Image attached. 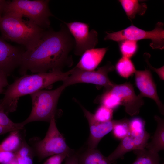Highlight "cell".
Listing matches in <instances>:
<instances>
[{
	"mask_svg": "<svg viewBox=\"0 0 164 164\" xmlns=\"http://www.w3.org/2000/svg\"><path fill=\"white\" fill-rule=\"evenodd\" d=\"M74 42L66 26L60 30L46 29L36 46L23 53L19 72L22 75L28 71L33 73L61 70L67 62Z\"/></svg>",
	"mask_w": 164,
	"mask_h": 164,
	"instance_id": "6da1fadb",
	"label": "cell"
},
{
	"mask_svg": "<svg viewBox=\"0 0 164 164\" xmlns=\"http://www.w3.org/2000/svg\"><path fill=\"white\" fill-rule=\"evenodd\" d=\"M72 69L66 72L54 70L49 72L22 75L9 84L5 90L0 104L7 115L16 110L20 98L43 90L56 82L63 81L71 73Z\"/></svg>",
	"mask_w": 164,
	"mask_h": 164,
	"instance_id": "7a4b0ae2",
	"label": "cell"
},
{
	"mask_svg": "<svg viewBox=\"0 0 164 164\" xmlns=\"http://www.w3.org/2000/svg\"><path fill=\"white\" fill-rule=\"evenodd\" d=\"M46 29L32 21L10 14L0 17V31L4 40L23 45L28 50L38 43Z\"/></svg>",
	"mask_w": 164,
	"mask_h": 164,
	"instance_id": "3957f363",
	"label": "cell"
},
{
	"mask_svg": "<svg viewBox=\"0 0 164 164\" xmlns=\"http://www.w3.org/2000/svg\"><path fill=\"white\" fill-rule=\"evenodd\" d=\"M48 0L7 1L3 15L27 17L41 28H50L49 18L54 16L49 7Z\"/></svg>",
	"mask_w": 164,
	"mask_h": 164,
	"instance_id": "277c9868",
	"label": "cell"
},
{
	"mask_svg": "<svg viewBox=\"0 0 164 164\" xmlns=\"http://www.w3.org/2000/svg\"><path fill=\"white\" fill-rule=\"evenodd\" d=\"M65 88L62 84L54 90H41L30 94L32 109L28 117L22 121L23 124L35 121L50 122L55 116L59 99Z\"/></svg>",
	"mask_w": 164,
	"mask_h": 164,
	"instance_id": "5b68a950",
	"label": "cell"
},
{
	"mask_svg": "<svg viewBox=\"0 0 164 164\" xmlns=\"http://www.w3.org/2000/svg\"><path fill=\"white\" fill-rule=\"evenodd\" d=\"M46 134L42 140L35 138L30 141L34 155L41 160L52 155L64 153H71L74 151L67 144L64 138L56 125L55 116L50 122Z\"/></svg>",
	"mask_w": 164,
	"mask_h": 164,
	"instance_id": "8992f818",
	"label": "cell"
},
{
	"mask_svg": "<svg viewBox=\"0 0 164 164\" xmlns=\"http://www.w3.org/2000/svg\"><path fill=\"white\" fill-rule=\"evenodd\" d=\"M164 25L159 22L152 30L147 31L133 25L116 32H106L105 40L121 42L124 40H138L148 39L151 40L150 46L152 49L162 50L164 47Z\"/></svg>",
	"mask_w": 164,
	"mask_h": 164,
	"instance_id": "52a82bcc",
	"label": "cell"
},
{
	"mask_svg": "<svg viewBox=\"0 0 164 164\" xmlns=\"http://www.w3.org/2000/svg\"><path fill=\"white\" fill-rule=\"evenodd\" d=\"M114 69L109 62L96 71L85 70L75 67L73 68L71 74L63 81V85L66 87L78 83H90L104 87L107 90L115 84L108 76V73Z\"/></svg>",
	"mask_w": 164,
	"mask_h": 164,
	"instance_id": "ba28073f",
	"label": "cell"
},
{
	"mask_svg": "<svg viewBox=\"0 0 164 164\" xmlns=\"http://www.w3.org/2000/svg\"><path fill=\"white\" fill-rule=\"evenodd\" d=\"M74 38V53L81 55L86 51L94 48L98 42V33L94 29L89 30L88 24L81 22H63Z\"/></svg>",
	"mask_w": 164,
	"mask_h": 164,
	"instance_id": "9c48e42d",
	"label": "cell"
},
{
	"mask_svg": "<svg viewBox=\"0 0 164 164\" xmlns=\"http://www.w3.org/2000/svg\"><path fill=\"white\" fill-rule=\"evenodd\" d=\"M108 90L115 96L120 105L124 106L127 114L133 116L139 114L141 107L144 104V101L140 94L136 95L131 84L126 82L114 84Z\"/></svg>",
	"mask_w": 164,
	"mask_h": 164,
	"instance_id": "30bf717a",
	"label": "cell"
},
{
	"mask_svg": "<svg viewBox=\"0 0 164 164\" xmlns=\"http://www.w3.org/2000/svg\"><path fill=\"white\" fill-rule=\"evenodd\" d=\"M80 106L88 122L90 129V135L87 142V149H96L102 138L112 131L114 125L118 120L101 122L94 118V114L87 110L81 105Z\"/></svg>",
	"mask_w": 164,
	"mask_h": 164,
	"instance_id": "8fae6325",
	"label": "cell"
},
{
	"mask_svg": "<svg viewBox=\"0 0 164 164\" xmlns=\"http://www.w3.org/2000/svg\"><path fill=\"white\" fill-rule=\"evenodd\" d=\"M25 50L13 46L0 36V72L10 75L19 67Z\"/></svg>",
	"mask_w": 164,
	"mask_h": 164,
	"instance_id": "7c38bea8",
	"label": "cell"
},
{
	"mask_svg": "<svg viewBox=\"0 0 164 164\" xmlns=\"http://www.w3.org/2000/svg\"><path fill=\"white\" fill-rule=\"evenodd\" d=\"M149 138V134L145 130L138 134L130 133L121 139L118 145L107 158L111 162L118 159H123L125 154L130 151L145 148Z\"/></svg>",
	"mask_w": 164,
	"mask_h": 164,
	"instance_id": "4fadbf2b",
	"label": "cell"
},
{
	"mask_svg": "<svg viewBox=\"0 0 164 164\" xmlns=\"http://www.w3.org/2000/svg\"><path fill=\"white\" fill-rule=\"evenodd\" d=\"M135 73V84L140 92V95L154 100L161 113L164 115V105L158 95L156 85L150 70H136Z\"/></svg>",
	"mask_w": 164,
	"mask_h": 164,
	"instance_id": "5bb4252c",
	"label": "cell"
},
{
	"mask_svg": "<svg viewBox=\"0 0 164 164\" xmlns=\"http://www.w3.org/2000/svg\"><path fill=\"white\" fill-rule=\"evenodd\" d=\"M108 48H92L85 51L75 67L87 71L93 70L104 58Z\"/></svg>",
	"mask_w": 164,
	"mask_h": 164,
	"instance_id": "9a60e30c",
	"label": "cell"
},
{
	"mask_svg": "<svg viewBox=\"0 0 164 164\" xmlns=\"http://www.w3.org/2000/svg\"><path fill=\"white\" fill-rule=\"evenodd\" d=\"M157 126L151 141L147 143L145 148L155 153H158L164 149V121L157 115L154 116Z\"/></svg>",
	"mask_w": 164,
	"mask_h": 164,
	"instance_id": "2e32d148",
	"label": "cell"
},
{
	"mask_svg": "<svg viewBox=\"0 0 164 164\" xmlns=\"http://www.w3.org/2000/svg\"><path fill=\"white\" fill-rule=\"evenodd\" d=\"M23 129L11 132L9 135L0 143V150L16 152L25 141L24 134L21 132Z\"/></svg>",
	"mask_w": 164,
	"mask_h": 164,
	"instance_id": "e0dca14e",
	"label": "cell"
},
{
	"mask_svg": "<svg viewBox=\"0 0 164 164\" xmlns=\"http://www.w3.org/2000/svg\"><path fill=\"white\" fill-rule=\"evenodd\" d=\"M79 164H111L107 157L96 149H87L78 153Z\"/></svg>",
	"mask_w": 164,
	"mask_h": 164,
	"instance_id": "ac0fdd59",
	"label": "cell"
},
{
	"mask_svg": "<svg viewBox=\"0 0 164 164\" xmlns=\"http://www.w3.org/2000/svg\"><path fill=\"white\" fill-rule=\"evenodd\" d=\"M119 2L128 18L132 19L136 15H143L147 9L145 3H140L137 0H120Z\"/></svg>",
	"mask_w": 164,
	"mask_h": 164,
	"instance_id": "d6986e66",
	"label": "cell"
},
{
	"mask_svg": "<svg viewBox=\"0 0 164 164\" xmlns=\"http://www.w3.org/2000/svg\"><path fill=\"white\" fill-rule=\"evenodd\" d=\"M133 152L136 157L132 164H161L160 158L158 153L153 152L145 148L135 150Z\"/></svg>",
	"mask_w": 164,
	"mask_h": 164,
	"instance_id": "ffe728a7",
	"label": "cell"
},
{
	"mask_svg": "<svg viewBox=\"0 0 164 164\" xmlns=\"http://www.w3.org/2000/svg\"><path fill=\"white\" fill-rule=\"evenodd\" d=\"M15 153L14 161L17 164H33L34 155L31 148L26 141Z\"/></svg>",
	"mask_w": 164,
	"mask_h": 164,
	"instance_id": "44dd1931",
	"label": "cell"
},
{
	"mask_svg": "<svg viewBox=\"0 0 164 164\" xmlns=\"http://www.w3.org/2000/svg\"><path fill=\"white\" fill-rule=\"evenodd\" d=\"M115 69L118 74L125 78H129L136 71L134 64L130 59L123 56L117 62Z\"/></svg>",
	"mask_w": 164,
	"mask_h": 164,
	"instance_id": "7402d4cb",
	"label": "cell"
},
{
	"mask_svg": "<svg viewBox=\"0 0 164 164\" xmlns=\"http://www.w3.org/2000/svg\"><path fill=\"white\" fill-rule=\"evenodd\" d=\"M7 115L0 104V125L8 132L24 129L25 125L22 122L19 123L14 122Z\"/></svg>",
	"mask_w": 164,
	"mask_h": 164,
	"instance_id": "603a6c76",
	"label": "cell"
},
{
	"mask_svg": "<svg viewBox=\"0 0 164 164\" xmlns=\"http://www.w3.org/2000/svg\"><path fill=\"white\" fill-rule=\"evenodd\" d=\"M129 121L128 119L118 120L112 130L116 138L121 139L129 134Z\"/></svg>",
	"mask_w": 164,
	"mask_h": 164,
	"instance_id": "cb8c5ba5",
	"label": "cell"
},
{
	"mask_svg": "<svg viewBox=\"0 0 164 164\" xmlns=\"http://www.w3.org/2000/svg\"><path fill=\"white\" fill-rule=\"evenodd\" d=\"M120 42L119 49L122 56L129 59L132 57L138 50L137 41L127 40Z\"/></svg>",
	"mask_w": 164,
	"mask_h": 164,
	"instance_id": "d4e9b609",
	"label": "cell"
},
{
	"mask_svg": "<svg viewBox=\"0 0 164 164\" xmlns=\"http://www.w3.org/2000/svg\"><path fill=\"white\" fill-rule=\"evenodd\" d=\"M100 102L101 105L113 110L120 105L116 97L108 89L101 96Z\"/></svg>",
	"mask_w": 164,
	"mask_h": 164,
	"instance_id": "484cf974",
	"label": "cell"
},
{
	"mask_svg": "<svg viewBox=\"0 0 164 164\" xmlns=\"http://www.w3.org/2000/svg\"><path fill=\"white\" fill-rule=\"evenodd\" d=\"M113 110L101 105L94 114V119L101 122L110 121L113 118Z\"/></svg>",
	"mask_w": 164,
	"mask_h": 164,
	"instance_id": "4316f807",
	"label": "cell"
},
{
	"mask_svg": "<svg viewBox=\"0 0 164 164\" xmlns=\"http://www.w3.org/2000/svg\"><path fill=\"white\" fill-rule=\"evenodd\" d=\"M145 121L142 118L136 117L129 121L130 132L138 134H140L145 130Z\"/></svg>",
	"mask_w": 164,
	"mask_h": 164,
	"instance_id": "83f0119b",
	"label": "cell"
},
{
	"mask_svg": "<svg viewBox=\"0 0 164 164\" xmlns=\"http://www.w3.org/2000/svg\"><path fill=\"white\" fill-rule=\"evenodd\" d=\"M71 153H64L52 155L48 158L43 164H62L66 157Z\"/></svg>",
	"mask_w": 164,
	"mask_h": 164,
	"instance_id": "f1b7e54d",
	"label": "cell"
},
{
	"mask_svg": "<svg viewBox=\"0 0 164 164\" xmlns=\"http://www.w3.org/2000/svg\"><path fill=\"white\" fill-rule=\"evenodd\" d=\"M15 158V152L0 150V164H9L14 161Z\"/></svg>",
	"mask_w": 164,
	"mask_h": 164,
	"instance_id": "f546056e",
	"label": "cell"
},
{
	"mask_svg": "<svg viewBox=\"0 0 164 164\" xmlns=\"http://www.w3.org/2000/svg\"><path fill=\"white\" fill-rule=\"evenodd\" d=\"M8 76L2 71L0 72V94L4 93L5 88L9 85L7 80Z\"/></svg>",
	"mask_w": 164,
	"mask_h": 164,
	"instance_id": "4dcf8cb0",
	"label": "cell"
},
{
	"mask_svg": "<svg viewBox=\"0 0 164 164\" xmlns=\"http://www.w3.org/2000/svg\"><path fill=\"white\" fill-rule=\"evenodd\" d=\"M65 160L64 164H79L78 153L74 151L67 156Z\"/></svg>",
	"mask_w": 164,
	"mask_h": 164,
	"instance_id": "1f68e13d",
	"label": "cell"
},
{
	"mask_svg": "<svg viewBox=\"0 0 164 164\" xmlns=\"http://www.w3.org/2000/svg\"><path fill=\"white\" fill-rule=\"evenodd\" d=\"M148 57V56L147 57L146 56L147 59L145 58V60H146L147 63L149 67L157 73L160 79L164 80V66L159 68H155L153 67L149 63L147 59Z\"/></svg>",
	"mask_w": 164,
	"mask_h": 164,
	"instance_id": "d6a6232c",
	"label": "cell"
},
{
	"mask_svg": "<svg viewBox=\"0 0 164 164\" xmlns=\"http://www.w3.org/2000/svg\"><path fill=\"white\" fill-rule=\"evenodd\" d=\"M7 1L0 0V17L2 16Z\"/></svg>",
	"mask_w": 164,
	"mask_h": 164,
	"instance_id": "836d02e7",
	"label": "cell"
},
{
	"mask_svg": "<svg viewBox=\"0 0 164 164\" xmlns=\"http://www.w3.org/2000/svg\"><path fill=\"white\" fill-rule=\"evenodd\" d=\"M8 132L0 125V135L6 133Z\"/></svg>",
	"mask_w": 164,
	"mask_h": 164,
	"instance_id": "e575fe53",
	"label": "cell"
},
{
	"mask_svg": "<svg viewBox=\"0 0 164 164\" xmlns=\"http://www.w3.org/2000/svg\"><path fill=\"white\" fill-rule=\"evenodd\" d=\"M8 164H17L16 163H15L14 161Z\"/></svg>",
	"mask_w": 164,
	"mask_h": 164,
	"instance_id": "d590c367",
	"label": "cell"
}]
</instances>
